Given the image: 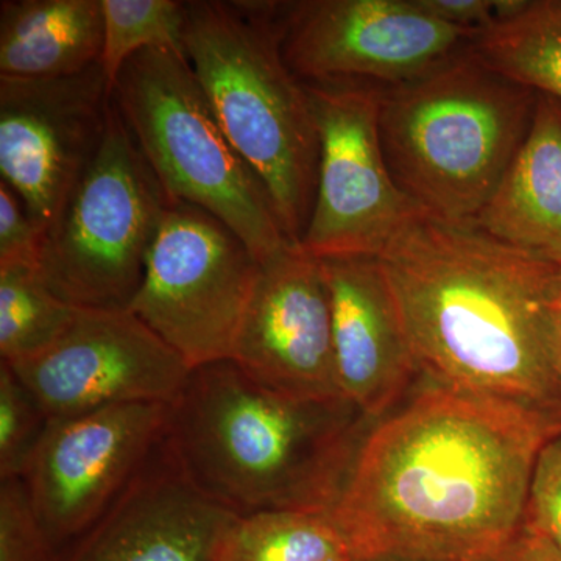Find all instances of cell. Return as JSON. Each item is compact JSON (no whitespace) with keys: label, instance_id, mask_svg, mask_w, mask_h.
Returning a JSON list of instances; mask_svg holds the SVG:
<instances>
[{"label":"cell","instance_id":"603a6c76","mask_svg":"<svg viewBox=\"0 0 561 561\" xmlns=\"http://www.w3.org/2000/svg\"><path fill=\"white\" fill-rule=\"evenodd\" d=\"M49 421L16 373L0 360V481L24 476Z\"/></svg>","mask_w":561,"mask_h":561},{"label":"cell","instance_id":"cb8c5ba5","mask_svg":"<svg viewBox=\"0 0 561 561\" xmlns=\"http://www.w3.org/2000/svg\"><path fill=\"white\" fill-rule=\"evenodd\" d=\"M24 479L0 481V561H57Z\"/></svg>","mask_w":561,"mask_h":561},{"label":"cell","instance_id":"83f0119b","mask_svg":"<svg viewBox=\"0 0 561 561\" xmlns=\"http://www.w3.org/2000/svg\"><path fill=\"white\" fill-rule=\"evenodd\" d=\"M496 561H561V556L542 538L523 526Z\"/></svg>","mask_w":561,"mask_h":561},{"label":"cell","instance_id":"30bf717a","mask_svg":"<svg viewBox=\"0 0 561 561\" xmlns=\"http://www.w3.org/2000/svg\"><path fill=\"white\" fill-rule=\"evenodd\" d=\"M280 51L302 83L400 87L470 47V32L424 13L413 0L278 3Z\"/></svg>","mask_w":561,"mask_h":561},{"label":"cell","instance_id":"52a82bcc","mask_svg":"<svg viewBox=\"0 0 561 561\" xmlns=\"http://www.w3.org/2000/svg\"><path fill=\"white\" fill-rule=\"evenodd\" d=\"M169 202L113 99L101 149L44 232V283L73 308H130Z\"/></svg>","mask_w":561,"mask_h":561},{"label":"cell","instance_id":"44dd1931","mask_svg":"<svg viewBox=\"0 0 561 561\" xmlns=\"http://www.w3.org/2000/svg\"><path fill=\"white\" fill-rule=\"evenodd\" d=\"M77 311L47 287L38 265H0V360L11 364L46 350Z\"/></svg>","mask_w":561,"mask_h":561},{"label":"cell","instance_id":"e0dca14e","mask_svg":"<svg viewBox=\"0 0 561 561\" xmlns=\"http://www.w3.org/2000/svg\"><path fill=\"white\" fill-rule=\"evenodd\" d=\"M491 238L561 265V102L538 94L529 135L474 220Z\"/></svg>","mask_w":561,"mask_h":561},{"label":"cell","instance_id":"9a60e30c","mask_svg":"<svg viewBox=\"0 0 561 561\" xmlns=\"http://www.w3.org/2000/svg\"><path fill=\"white\" fill-rule=\"evenodd\" d=\"M320 262L331 295L339 387L367 419L381 420L421 379L389 280L378 257Z\"/></svg>","mask_w":561,"mask_h":561},{"label":"cell","instance_id":"484cf974","mask_svg":"<svg viewBox=\"0 0 561 561\" xmlns=\"http://www.w3.org/2000/svg\"><path fill=\"white\" fill-rule=\"evenodd\" d=\"M44 232L28 216L24 203L0 181V265H38Z\"/></svg>","mask_w":561,"mask_h":561},{"label":"cell","instance_id":"7c38bea8","mask_svg":"<svg viewBox=\"0 0 561 561\" xmlns=\"http://www.w3.org/2000/svg\"><path fill=\"white\" fill-rule=\"evenodd\" d=\"M111 106L101 62L60 79L0 77V173L41 231L101 149Z\"/></svg>","mask_w":561,"mask_h":561},{"label":"cell","instance_id":"f1b7e54d","mask_svg":"<svg viewBox=\"0 0 561 561\" xmlns=\"http://www.w3.org/2000/svg\"><path fill=\"white\" fill-rule=\"evenodd\" d=\"M551 339L553 367H556L557 381L561 391V265L557 273L556 286L551 302Z\"/></svg>","mask_w":561,"mask_h":561},{"label":"cell","instance_id":"9c48e42d","mask_svg":"<svg viewBox=\"0 0 561 561\" xmlns=\"http://www.w3.org/2000/svg\"><path fill=\"white\" fill-rule=\"evenodd\" d=\"M320 138L319 180L300 247L317 260L378 257L424 213L398 186L379 138L383 88L305 83Z\"/></svg>","mask_w":561,"mask_h":561},{"label":"cell","instance_id":"5bb4252c","mask_svg":"<svg viewBox=\"0 0 561 561\" xmlns=\"http://www.w3.org/2000/svg\"><path fill=\"white\" fill-rule=\"evenodd\" d=\"M230 360L262 387L289 397L343 398L320 260L294 245L261 264Z\"/></svg>","mask_w":561,"mask_h":561},{"label":"cell","instance_id":"d4e9b609","mask_svg":"<svg viewBox=\"0 0 561 561\" xmlns=\"http://www.w3.org/2000/svg\"><path fill=\"white\" fill-rule=\"evenodd\" d=\"M523 526L561 556V432L538 454Z\"/></svg>","mask_w":561,"mask_h":561},{"label":"cell","instance_id":"7a4b0ae2","mask_svg":"<svg viewBox=\"0 0 561 561\" xmlns=\"http://www.w3.org/2000/svg\"><path fill=\"white\" fill-rule=\"evenodd\" d=\"M378 260L424 379L561 420L551 339L560 265L427 214Z\"/></svg>","mask_w":561,"mask_h":561},{"label":"cell","instance_id":"277c9868","mask_svg":"<svg viewBox=\"0 0 561 561\" xmlns=\"http://www.w3.org/2000/svg\"><path fill=\"white\" fill-rule=\"evenodd\" d=\"M184 51L231 146L300 245L319 180L312 102L280 51L278 3L186 2Z\"/></svg>","mask_w":561,"mask_h":561},{"label":"cell","instance_id":"8992f818","mask_svg":"<svg viewBox=\"0 0 561 561\" xmlns=\"http://www.w3.org/2000/svg\"><path fill=\"white\" fill-rule=\"evenodd\" d=\"M113 99L169 198L224 221L260 264L294 247L264 184L221 130L186 55L139 51L122 69Z\"/></svg>","mask_w":561,"mask_h":561},{"label":"cell","instance_id":"5b68a950","mask_svg":"<svg viewBox=\"0 0 561 561\" xmlns=\"http://www.w3.org/2000/svg\"><path fill=\"white\" fill-rule=\"evenodd\" d=\"M537 102L470 47L387 88L379 138L391 175L427 216L474 224L529 135Z\"/></svg>","mask_w":561,"mask_h":561},{"label":"cell","instance_id":"8fae6325","mask_svg":"<svg viewBox=\"0 0 561 561\" xmlns=\"http://www.w3.org/2000/svg\"><path fill=\"white\" fill-rule=\"evenodd\" d=\"M168 412L169 404L139 402L49 421L22 479L58 556L157 454Z\"/></svg>","mask_w":561,"mask_h":561},{"label":"cell","instance_id":"6da1fadb","mask_svg":"<svg viewBox=\"0 0 561 561\" xmlns=\"http://www.w3.org/2000/svg\"><path fill=\"white\" fill-rule=\"evenodd\" d=\"M561 420L421 376L375 421L330 515L359 561H496Z\"/></svg>","mask_w":561,"mask_h":561},{"label":"cell","instance_id":"4316f807","mask_svg":"<svg viewBox=\"0 0 561 561\" xmlns=\"http://www.w3.org/2000/svg\"><path fill=\"white\" fill-rule=\"evenodd\" d=\"M424 13L478 35L496 22V0H413Z\"/></svg>","mask_w":561,"mask_h":561},{"label":"cell","instance_id":"ffe728a7","mask_svg":"<svg viewBox=\"0 0 561 561\" xmlns=\"http://www.w3.org/2000/svg\"><path fill=\"white\" fill-rule=\"evenodd\" d=\"M214 561H359L330 512L267 511L236 515Z\"/></svg>","mask_w":561,"mask_h":561},{"label":"cell","instance_id":"d6986e66","mask_svg":"<svg viewBox=\"0 0 561 561\" xmlns=\"http://www.w3.org/2000/svg\"><path fill=\"white\" fill-rule=\"evenodd\" d=\"M483 62L537 94L561 102V0H531L472 38Z\"/></svg>","mask_w":561,"mask_h":561},{"label":"cell","instance_id":"ac0fdd59","mask_svg":"<svg viewBox=\"0 0 561 561\" xmlns=\"http://www.w3.org/2000/svg\"><path fill=\"white\" fill-rule=\"evenodd\" d=\"M102 0H3L0 77L60 79L99 65Z\"/></svg>","mask_w":561,"mask_h":561},{"label":"cell","instance_id":"3957f363","mask_svg":"<svg viewBox=\"0 0 561 561\" xmlns=\"http://www.w3.org/2000/svg\"><path fill=\"white\" fill-rule=\"evenodd\" d=\"M373 423L346 398L289 397L221 360L191 370L169 404L162 451L234 515L331 512Z\"/></svg>","mask_w":561,"mask_h":561},{"label":"cell","instance_id":"ba28073f","mask_svg":"<svg viewBox=\"0 0 561 561\" xmlns=\"http://www.w3.org/2000/svg\"><path fill=\"white\" fill-rule=\"evenodd\" d=\"M261 264L208 210L171 198L130 311L191 370L230 360Z\"/></svg>","mask_w":561,"mask_h":561},{"label":"cell","instance_id":"2e32d148","mask_svg":"<svg viewBox=\"0 0 561 561\" xmlns=\"http://www.w3.org/2000/svg\"><path fill=\"white\" fill-rule=\"evenodd\" d=\"M234 513L184 479L162 443L130 485L57 561H214Z\"/></svg>","mask_w":561,"mask_h":561},{"label":"cell","instance_id":"7402d4cb","mask_svg":"<svg viewBox=\"0 0 561 561\" xmlns=\"http://www.w3.org/2000/svg\"><path fill=\"white\" fill-rule=\"evenodd\" d=\"M101 66L111 91L122 69L139 51L168 49L186 55V2L176 0H102Z\"/></svg>","mask_w":561,"mask_h":561},{"label":"cell","instance_id":"4fadbf2b","mask_svg":"<svg viewBox=\"0 0 561 561\" xmlns=\"http://www.w3.org/2000/svg\"><path fill=\"white\" fill-rule=\"evenodd\" d=\"M9 365L49 420L110 405L171 404L191 373L130 309H79L46 350Z\"/></svg>","mask_w":561,"mask_h":561}]
</instances>
